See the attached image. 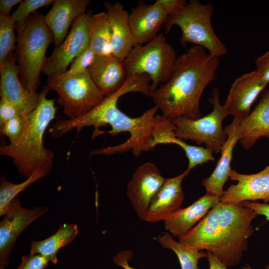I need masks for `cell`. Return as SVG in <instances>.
<instances>
[{
	"mask_svg": "<svg viewBox=\"0 0 269 269\" xmlns=\"http://www.w3.org/2000/svg\"><path fill=\"white\" fill-rule=\"evenodd\" d=\"M151 80L146 74L135 75L127 77L117 91L106 96L94 108L84 115L73 119L57 121L49 130L54 138L59 137L75 129L79 133L85 127L93 126L94 131L92 138L103 132L100 128L109 125L112 130L110 134L115 135L121 132H128L130 137L124 142L116 146L93 149L92 155H113L132 150L136 156L142 151H147L148 144L158 120L156 113L158 110L155 106L145 111L140 116L131 118L117 107V102L121 96L130 92H140L149 97Z\"/></svg>",
	"mask_w": 269,
	"mask_h": 269,
	"instance_id": "1",
	"label": "cell"
},
{
	"mask_svg": "<svg viewBox=\"0 0 269 269\" xmlns=\"http://www.w3.org/2000/svg\"><path fill=\"white\" fill-rule=\"evenodd\" d=\"M219 66V57L195 45L177 57L170 78L151 92L149 97L166 119L200 118V99L206 87L215 79Z\"/></svg>",
	"mask_w": 269,
	"mask_h": 269,
	"instance_id": "2",
	"label": "cell"
},
{
	"mask_svg": "<svg viewBox=\"0 0 269 269\" xmlns=\"http://www.w3.org/2000/svg\"><path fill=\"white\" fill-rule=\"evenodd\" d=\"M257 215L243 203L220 202L178 241L206 250L227 268L232 267L239 264L248 249L254 232L252 222Z\"/></svg>",
	"mask_w": 269,
	"mask_h": 269,
	"instance_id": "3",
	"label": "cell"
},
{
	"mask_svg": "<svg viewBox=\"0 0 269 269\" xmlns=\"http://www.w3.org/2000/svg\"><path fill=\"white\" fill-rule=\"evenodd\" d=\"M50 90L44 86L37 107L23 117L24 129L20 138L0 146V155L11 157L18 172L26 178L37 169L50 171L52 167L54 153L44 146L43 141L44 132L55 118L57 110L55 100L47 98Z\"/></svg>",
	"mask_w": 269,
	"mask_h": 269,
	"instance_id": "4",
	"label": "cell"
},
{
	"mask_svg": "<svg viewBox=\"0 0 269 269\" xmlns=\"http://www.w3.org/2000/svg\"><path fill=\"white\" fill-rule=\"evenodd\" d=\"M17 34L15 58L19 78L24 88L36 93L40 75L46 60V53L54 41L44 16L36 11L22 24L16 23Z\"/></svg>",
	"mask_w": 269,
	"mask_h": 269,
	"instance_id": "5",
	"label": "cell"
},
{
	"mask_svg": "<svg viewBox=\"0 0 269 269\" xmlns=\"http://www.w3.org/2000/svg\"><path fill=\"white\" fill-rule=\"evenodd\" d=\"M213 12L211 3L202 4L198 0H190L177 13L168 16L165 23V32L168 34L172 26L176 25L181 31L180 43L182 46L192 43L220 58L227 53L228 49L213 28Z\"/></svg>",
	"mask_w": 269,
	"mask_h": 269,
	"instance_id": "6",
	"label": "cell"
},
{
	"mask_svg": "<svg viewBox=\"0 0 269 269\" xmlns=\"http://www.w3.org/2000/svg\"><path fill=\"white\" fill-rule=\"evenodd\" d=\"M175 50L162 33L144 45L134 46L123 61L127 77L148 75L151 92L160 83H165L173 74L177 61Z\"/></svg>",
	"mask_w": 269,
	"mask_h": 269,
	"instance_id": "7",
	"label": "cell"
},
{
	"mask_svg": "<svg viewBox=\"0 0 269 269\" xmlns=\"http://www.w3.org/2000/svg\"><path fill=\"white\" fill-rule=\"evenodd\" d=\"M47 86L57 93V102L63 107L64 114L70 120L88 113L106 96L88 71L69 76L48 77Z\"/></svg>",
	"mask_w": 269,
	"mask_h": 269,
	"instance_id": "8",
	"label": "cell"
},
{
	"mask_svg": "<svg viewBox=\"0 0 269 269\" xmlns=\"http://www.w3.org/2000/svg\"><path fill=\"white\" fill-rule=\"evenodd\" d=\"M212 94L209 102L213 109L207 115L197 119L181 117L170 121L175 126L176 137L195 141L199 145L204 143L206 148L217 153L221 151L227 139L222 123L229 115L221 104L219 88H214Z\"/></svg>",
	"mask_w": 269,
	"mask_h": 269,
	"instance_id": "9",
	"label": "cell"
},
{
	"mask_svg": "<svg viewBox=\"0 0 269 269\" xmlns=\"http://www.w3.org/2000/svg\"><path fill=\"white\" fill-rule=\"evenodd\" d=\"M91 11L80 16L73 23L68 35L47 58L42 72L50 77L63 74L72 61L89 45Z\"/></svg>",
	"mask_w": 269,
	"mask_h": 269,
	"instance_id": "10",
	"label": "cell"
},
{
	"mask_svg": "<svg viewBox=\"0 0 269 269\" xmlns=\"http://www.w3.org/2000/svg\"><path fill=\"white\" fill-rule=\"evenodd\" d=\"M48 210L45 206L23 208L18 196L13 199L0 223V269L8 266L11 252L20 234Z\"/></svg>",
	"mask_w": 269,
	"mask_h": 269,
	"instance_id": "11",
	"label": "cell"
},
{
	"mask_svg": "<svg viewBox=\"0 0 269 269\" xmlns=\"http://www.w3.org/2000/svg\"><path fill=\"white\" fill-rule=\"evenodd\" d=\"M163 177L153 163L138 166L128 182L126 194L137 216L143 220L150 203L164 184Z\"/></svg>",
	"mask_w": 269,
	"mask_h": 269,
	"instance_id": "12",
	"label": "cell"
},
{
	"mask_svg": "<svg viewBox=\"0 0 269 269\" xmlns=\"http://www.w3.org/2000/svg\"><path fill=\"white\" fill-rule=\"evenodd\" d=\"M0 98L12 104L21 116L27 115L37 107L40 93L29 92L22 85L14 52L0 64Z\"/></svg>",
	"mask_w": 269,
	"mask_h": 269,
	"instance_id": "13",
	"label": "cell"
},
{
	"mask_svg": "<svg viewBox=\"0 0 269 269\" xmlns=\"http://www.w3.org/2000/svg\"><path fill=\"white\" fill-rule=\"evenodd\" d=\"M229 179L237 183L224 191L221 203H240L256 200H263L265 203L269 202V165L252 174H241L232 169Z\"/></svg>",
	"mask_w": 269,
	"mask_h": 269,
	"instance_id": "14",
	"label": "cell"
},
{
	"mask_svg": "<svg viewBox=\"0 0 269 269\" xmlns=\"http://www.w3.org/2000/svg\"><path fill=\"white\" fill-rule=\"evenodd\" d=\"M267 85L256 69L236 78L223 105L228 114L244 120L249 115L252 104Z\"/></svg>",
	"mask_w": 269,
	"mask_h": 269,
	"instance_id": "15",
	"label": "cell"
},
{
	"mask_svg": "<svg viewBox=\"0 0 269 269\" xmlns=\"http://www.w3.org/2000/svg\"><path fill=\"white\" fill-rule=\"evenodd\" d=\"M168 16L157 0L153 4L140 2L133 8L129 13V21L135 46L154 39Z\"/></svg>",
	"mask_w": 269,
	"mask_h": 269,
	"instance_id": "16",
	"label": "cell"
},
{
	"mask_svg": "<svg viewBox=\"0 0 269 269\" xmlns=\"http://www.w3.org/2000/svg\"><path fill=\"white\" fill-rule=\"evenodd\" d=\"M190 171L187 169L177 176L165 179L164 184L152 199L144 221L148 223L164 222L180 208L184 199L182 182Z\"/></svg>",
	"mask_w": 269,
	"mask_h": 269,
	"instance_id": "17",
	"label": "cell"
},
{
	"mask_svg": "<svg viewBox=\"0 0 269 269\" xmlns=\"http://www.w3.org/2000/svg\"><path fill=\"white\" fill-rule=\"evenodd\" d=\"M242 120L235 118L231 124L225 128L227 139L221 149V155L217 165L211 175L202 181L207 194L216 196L220 199L223 193V187L229 179L232 170L231 162L233 149L240 140L239 129Z\"/></svg>",
	"mask_w": 269,
	"mask_h": 269,
	"instance_id": "18",
	"label": "cell"
},
{
	"mask_svg": "<svg viewBox=\"0 0 269 269\" xmlns=\"http://www.w3.org/2000/svg\"><path fill=\"white\" fill-rule=\"evenodd\" d=\"M90 0H55L44 16L51 31L55 47L59 46L68 34L70 27L80 16L85 13Z\"/></svg>",
	"mask_w": 269,
	"mask_h": 269,
	"instance_id": "19",
	"label": "cell"
},
{
	"mask_svg": "<svg viewBox=\"0 0 269 269\" xmlns=\"http://www.w3.org/2000/svg\"><path fill=\"white\" fill-rule=\"evenodd\" d=\"M220 202L219 198L206 193L191 205L180 208L171 214L164 221L165 230L179 238L197 225Z\"/></svg>",
	"mask_w": 269,
	"mask_h": 269,
	"instance_id": "20",
	"label": "cell"
},
{
	"mask_svg": "<svg viewBox=\"0 0 269 269\" xmlns=\"http://www.w3.org/2000/svg\"><path fill=\"white\" fill-rule=\"evenodd\" d=\"M104 6L111 29L113 55L123 61L135 46L129 21V13L118 1L114 4L105 1Z\"/></svg>",
	"mask_w": 269,
	"mask_h": 269,
	"instance_id": "21",
	"label": "cell"
},
{
	"mask_svg": "<svg viewBox=\"0 0 269 269\" xmlns=\"http://www.w3.org/2000/svg\"><path fill=\"white\" fill-rule=\"evenodd\" d=\"M87 71L106 96L120 88L127 77L123 61L114 55L96 56Z\"/></svg>",
	"mask_w": 269,
	"mask_h": 269,
	"instance_id": "22",
	"label": "cell"
},
{
	"mask_svg": "<svg viewBox=\"0 0 269 269\" xmlns=\"http://www.w3.org/2000/svg\"><path fill=\"white\" fill-rule=\"evenodd\" d=\"M239 135V141L246 149L252 147L262 137L269 138V90L241 122Z\"/></svg>",
	"mask_w": 269,
	"mask_h": 269,
	"instance_id": "23",
	"label": "cell"
},
{
	"mask_svg": "<svg viewBox=\"0 0 269 269\" xmlns=\"http://www.w3.org/2000/svg\"><path fill=\"white\" fill-rule=\"evenodd\" d=\"M78 233L77 224H62L57 231L48 238L32 242L29 254L42 255L48 258L50 263L55 265L58 263L57 254L59 250L73 241Z\"/></svg>",
	"mask_w": 269,
	"mask_h": 269,
	"instance_id": "24",
	"label": "cell"
},
{
	"mask_svg": "<svg viewBox=\"0 0 269 269\" xmlns=\"http://www.w3.org/2000/svg\"><path fill=\"white\" fill-rule=\"evenodd\" d=\"M112 32L107 13L93 14L89 27V45L96 56L113 55Z\"/></svg>",
	"mask_w": 269,
	"mask_h": 269,
	"instance_id": "25",
	"label": "cell"
},
{
	"mask_svg": "<svg viewBox=\"0 0 269 269\" xmlns=\"http://www.w3.org/2000/svg\"><path fill=\"white\" fill-rule=\"evenodd\" d=\"M163 248L172 250L177 256L181 269H199L198 262L207 257V253L184 244L173 239L168 232H163L154 238Z\"/></svg>",
	"mask_w": 269,
	"mask_h": 269,
	"instance_id": "26",
	"label": "cell"
},
{
	"mask_svg": "<svg viewBox=\"0 0 269 269\" xmlns=\"http://www.w3.org/2000/svg\"><path fill=\"white\" fill-rule=\"evenodd\" d=\"M50 171L39 169L35 170L26 180L15 184L9 182L3 176L0 179V216H4L10 204L18 194L40 178L47 176Z\"/></svg>",
	"mask_w": 269,
	"mask_h": 269,
	"instance_id": "27",
	"label": "cell"
},
{
	"mask_svg": "<svg viewBox=\"0 0 269 269\" xmlns=\"http://www.w3.org/2000/svg\"><path fill=\"white\" fill-rule=\"evenodd\" d=\"M15 30L16 23L10 15L0 14V64L16 49Z\"/></svg>",
	"mask_w": 269,
	"mask_h": 269,
	"instance_id": "28",
	"label": "cell"
},
{
	"mask_svg": "<svg viewBox=\"0 0 269 269\" xmlns=\"http://www.w3.org/2000/svg\"><path fill=\"white\" fill-rule=\"evenodd\" d=\"M173 140L172 143L179 145L185 151L189 161L187 169L191 170L198 165L214 160L213 152L207 148L189 145L177 137Z\"/></svg>",
	"mask_w": 269,
	"mask_h": 269,
	"instance_id": "29",
	"label": "cell"
},
{
	"mask_svg": "<svg viewBox=\"0 0 269 269\" xmlns=\"http://www.w3.org/2000/svg\"><path fill=\"white\" fill-rule=\"evenodd\" d=\"M54 1V0H22L10 16L15 23L22 24L31 14L37 11L38 9L53 4Z\"/></svg>",
	"mask_w": 269,
	"mask_h": 269,
	"instance_id": "30",
	"label": "cell"
},
{
	"mask_svg": "<svg viewBox=\"0 0 269 269\" xmlns=\"http://www.w3.org/2000/svg\"><path fill=\"white\" fill-rule=\"evenodd\" d=\"M96 57L95 53L89 45L72 61L69 69L63 75L69 76L87 71Z\"/></svg>",
	"mask_w": 269,
	"mask_h": 269,
	"instance_id": "31",
	"label": "cell"
},
{
	"mask_svg": "<svg viewBox=\"0 0 269 269\" xmlns=\"http://www.w3.org/2000/svg\"><path fill=\"white\" fill-rule=\"evenodd\" d=\"M24 129L23 117L18 115L10 120L0 127V132L6 136L10 143L16 142L21 137Z\"/></svg>",
	"mask_w": 269,
	"mask_h": 269,
	"instance_id": "32",
	"label": "cell"
},
{
	"mask_svg": "<svg viewBox=\"0 0 269 269\" xmlns=\"http://www.w3.org/2000/svg\"><path fill=\"white\" fill-rule=\"evenodd\" d=\"M49 263V259L39 254L23 255L21 262L16 269H44Z\"/></svg>",
	"mask_w": 269,
	"mask_h": 269,
	"instance_id": "33",
	"label": "cell"
},
{
	"mask_svg": "<svg viewBox=\"0 0 269 269\" xmlns=\"http://www.w3.org/2000/svg\"><path fill=\"white\" fill-rule=\"evenodd\" d=\"M20 115L17 108L11 103L4 99L0 101V126H2L5 123L12 118Z\"/></svg>",
	"mask_w": 269,
	"mask_h": 269,
	"instance_id": "34",
	"label": "cell"
},
{
	"mask_svg": "<svg viewBox=\"0 0 269 269\" xmlns=\"http://www.w3.org/2000/svg\"><path fill=\"white\" fill-rule=\"evenodd\" d=\"M256 70L261 75L263 80L269 83V50L255 60Z\"/></svg>",
	"mask_w": 269,
	"mask_h": 269,
	"instance_id": "35",
	"label": "cell"
},
{
	"mask_svg": "<svg viewBox=\"0 0 269 269\" xmlns=\"http://www.w3.org/2000/svg\"><path fill=\"white\" fill-rule=\"evenodd\" d=\"M168 16L177 13L187 3L185 0H157Z\"/></svg>",
	"mask_w": 269,
	"mask_h": 269,
	"instance_id": "36",
	"label": "cell"
},
{
	"mask_svg": "<svg viewBox=\"0 0 269 269\" xmlns=\"http://www.w3.org/2000/svg\"><path fill=\"white\" fill-rule=\"evenodd\" d=\"M133 254V252L130 250L121 251L113 257V262L124 269H136L129 264V261H132Z\"/></svg>",
	"mask_w": 269,
	"mask_h": 269,
	"instance_id": "37",
	"label": "cell"
},
{
	"mask_svg": "<svg viewBox=\"0 0 269 269\" xmlns=\"http://www.w3.org/2000/svg\"><path fill=\"white\" fill-rule=\"evenodd\" d=\"M244 205L252 209L257 215H263L269 221V204L260 203L257 202L246 201Z\"/></svg>",
	"mask_w": 269,
	"mask_h": 269,
	"instance_id": "38",
	"label": "cell"
},
{
	"mask_svg": "<svg viewBox=\"0 0 269 269\" xmlns=\"http://www.w3.org/2000/svg\"><path fill=\"white\" fill-rule=\"evenodd\" d=\"M21 0H0V14L5 16H10L9 13L12 8L17 4H19Z\"/></svg>",
	"mask_w": 269,
	"mask_h": 269,
	"instance_id": "39",
	"label": "cell"
},
{
	"mask_svg": "<svg viewBox=\"0 0 269 269\" xmlns=\"http://www.w3.org/2000/svg\"><path fill=\"white\" fill-rule=\"evenodd\" d=\"M207 259L209 264V269H228L212 253L207 252Z\"/></svg>",
	"mask_w": 269,
	"mask_h": 269,
	"instance_id": "40",
	"label": "cell"
},
{
	"mask_svg": "<svg viewBox=\"0 0 269 269\" xmlns=\"http://www.w3.org/2000/svg\"><path fill=\"white\" fill-rule=\"evenodd\" d=\"M242 269H253L249 264H246L242 267ZM265 269H269V264L266 266Z\"/></svg>",
	"mask_w": 269,
	"mask_h": 269,
	"instance_id": "41",
	"label": "cell"
}]
</instances>
